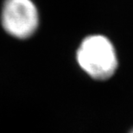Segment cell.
<instances>
[{"instance_id":"cell-2","label":"cell","mask_w":133,"mask_h":133,"mask_svg":"<svg viewBox=\"0 0 133 133\" xmlns=\"http://www.w3.org/2000/svg\"><path fill=\"white\" fill-rule=\"evenodd\" d=\"M0 21L3 29L10 36L28 39L38 29L39 12L32 0H4Z\"/></svg>"},{"instance_id":"cell-1","label":"cell","mask_w":133,"mask_h":133,"mask_svg":"<svg viewBox=\"0 0 133 133\" xmlns=\"http://www.w3.org/2000/svg\"><path fill=\"white\" fill-rule=\"evenodd\" d=\"M79 66L90 77L105 79L118 68V56L112 42L103 35H90L83 39L77 49Z\"/></svg>"}]
</instances>
